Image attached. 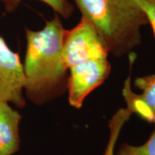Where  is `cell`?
Returning <instances> with one entry per match:
<instances>
[{
	"label": "cell",
	"instance_id": "cell-1",
	"mask_svg": "<svg viewBox=\"0 0 155 155\" xmlns=\"http://www.w3.org/2000/svg\"><path fill=\"white\" fill-rule=\"evenodd\" d=\"M65 31L61 17L56 14L40 30L25 29V93L37 105L50 102L68 91L69 73L63 54Z\"/></svg>",
	"mask_w": 155,
	"mask_h": 155
},
{
	"label": "cell",
	"instance_id": "cell-2",
	"mask_svg": "<svg viewBox=\"0 0 155 155\" xmlns=\"http://www.w3.org/2000/svg\"><path fill=\"white\" fill-rule=\"evenodd\" d=\"M73 1L114 57L129 55L140 46L141 28L149 22L139 0Z\"/></svg>",
	"mask_w": 155,
	"mask_h": 155
},
{
	"label": "cell",
	"instance_id": "cell-3",
	"mask_svg": "<svg viewBox=\"0 0 155 155\" xmlns=\"http://www.w3.org/2000/svg\"><path fill=\"white\" fill-rule=\"evenodd\" d=\"M129 71L126 79L122 95L127 103V108L119 110L113 116L109 124L110 139L104 155H114L115 144L121 129L132 114L151 124H155V74L137 77L134 81L141 94H135L131 88V72L137 59L134 52L129 55Z\"/></svg>",
	"mask_w": 155,
	"mask_h": 155
},
{
	"label": "cell",
	"instance_id": "cell-4",
	"mask_svg": "<svg viewBox=\"0 0 155 155\" xmlns=\"http://www.w3.org/2000/svg\"><path fill=\"white\" fill-rule=\"evenodd\" d=\"M68 93L70 104L80 108L87 96L106 80L111 71L108 57L80 62L68 68Z\"/></svg>",
	"mask_w": 155,
	"mask_h": 155
},
{
	"label": "cell",
	"instance_id": "cell-5",
	"mask_svg": "<svg viewBox=\"0 0 155 155\" xmlns=\"http://www.w3.org/2000/svg\"><path fill=\"white\" fill-rule=\"evenodd\" d=\"M25 83L19 53L11 50L0 35V102L13 104L17 108L25 107Z\"/></svg>",
	"mask_w": 155,
	"mask_h": 155
},
{
	"label": "cell",
	"instance_id": "cell-6",
	"mask_svg": "<svg viewBox=\"0 0 155 155\" xmlns=\"http://www.w3.org/2000/svg\"><path fill=\"white\" fill-rule=\"evenodd\" d=\"M21 120V114L9 103L0 102V154L13 155L19 151Z\"/></svg>",
	"mask_w": 155,
	"mask_h": 155
},
{
	"label": "cell",
	"instance_id": "cell-7",
	"mask_svg": "<svg viewBox=\"0 0 155 155\" xmlns=\"http://www.w3.org/2000/svg\"><path fill=\"white\" fill-rule=\"evenodd\" d=\"M49 6L58 16L68 19L74 12V6L68 0H39ZM7 12L12 13L19 7L22 0H0Z\"/></svg>",
	"mask_w": 155,
	"mask_h": 155
},
{
	"label": "cell",
	"instance_id": "cell-8",
	"mask_svg": "<svg viewBox=\"0 0 155 155\" xmlns=\"http://www.w3.org/2000/svg\"><path fill=\"white\" fill-rule=\"evenodd\" d=\"M118 155H155V129L147 142L141 146L122 144Z\"/></svg>",
	"mask_w": 155,
	"mask_h": 155
},
{
	"label": "cell",
	"instance_id": "cell-9",
	"mask_svg": "<svg viewBox=\"0 0 155 155\" xmlns=\"http://www.w3.org/2000/svg\"><path fill=\"white\" fill-rule=\"evenodd\" d=\"M139 2L147 15L149 24L152 27L155 38V0H139Z\"/></svg>",
	"mask_w": 155,
	"mask_h": 155
},
{
	"label": "cell",
	"instance_id": "cell-10",
	"mask_svg": "<svg viewBox=\"0 0 155 155\" xmlns=\"http://www.w3.org/2000/svg\"><path fill=\"white\" fill-rule=\"evenodd\" d=\"M0 155H3V154H0Z\"/></svg>",
	"mask_w": 155,
	"mask_h": 155
}]
</instances>
